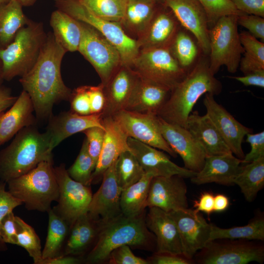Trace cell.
I'll return each mask as SVG.
<instances>
[{"instance_id":"cell-1","label":"cell","mask_w":264,"mask_h":264,"mask_svg":"<svg viewBox=\"0 0 264 264\" xmlns=\"http://www.w3.org/2000/svg\"><path fill=\"white\" fill-rule=\"evenodd\" d=\"M66 52L48 32L37 62L19 80L32 100L36 119L48 120L55 104L69 100L72 90L64 83L61 69Z\"/></svg>"},{"instance_id":"cell-2","label":"cell","mask_w":264,"mask_h":264,"mask_svg":"<svg viewBox=\"0 0 264 264\" xmlns=\"http://www.w3.org/2000/svg\"><path fill=\"white\" fill-rule=\"evenodd\" d=\"M222 88L221 83L209 68V60L202 58L171 89L157 115L169 123L186 128L189 115L200 97L207 93L218 95Z\"/></svg>"},{"instance_id":"cell-3","label":"cell","mask_w":264,"mask_h":264,"mask_svg":"<svg viewBox=\"0 0 264 264\" xmlns=\"http://www.w3.org/2000/svg\"><path fill=\"white\" fill-rule=\"evenodd\" d=\"M154 244L155 238L146 226L145 212L135 216L121 213L107 221H100L96 240L84 261L87 264L103 262L112 250L124 245L149 249Z\"/></svg>"},{"instance_id":"cell-4","label":"cell","mask_w":264,"mask_h":264,"mask_svg":"<svg viewBox=\"0 0 264 264\" xmlns=\"http://www.w3.org/2000/svg\"><path fill=\"white\" fill-rule=\"evenodd\" d=\"M52 151L45 132H40L35 125L23 128L0 151V181L7 183L27 173L53 158Z\"/></svg>"},{"instance_id":"cell-5","label":"cell","mask_w":264,"mask_h":264,"mask_svg":"<svg viewBox=\"0 0 264 264\" xmlns=\"http://www.w3.org/2000/svg\"><path fill=\"white\" fill-rule=\"evenodd\" d=\"M8 191L29 211L48 212L59 197L53 158L44 160L27 173L7 183Z\"/></svg>"},{"instance_id":"cell-6","label":"cell","mask_w":264,"mask_h":264,"mask_svg":"<svg viewBox=\"0 0 264 264\" xmlns=\"http://www.w3.org/2000/svg\"><path fill=\"white\" fill-rule=\"evenodd\" d=\"M47 33L41 22L29 20L16 34L13 41L0 49L4 80L10 81L26 74L37 62Z\"/></svg>"},{"instance_id":"cell-7","label":"cell","mask_w":264,"mask_h":264,"mask_svg":"<svg viewBox=\"0 0 264 264\" xmlns=\"http://www.w3.org/2000/svg\"><path fill=\"white\" fill-rule=\"evenodd\" d=\"M58 9L98 31L118 50L121 66L132 67L140 48L137 40L126 34L121 24L104 20L93 14L78 0H56Z\"/></svg>"},{"instance_id":"cell-8","label":"cell","mask_w":264,"mask_h":264,"mask_svg":"<svg viewBox=\"0 0 264 264\" xmlns=\"http://www.w3.org/2000/svg\"><path fill=\"white\" fill-rule=\"evenodd\" d=\"M238 17L223 16L210 28L209 65L214 75L222 66L232 73L239 68L244 50L238 30Z\"/></svg>"},{"instance_id":"cell-9","label":"cell","mask_w":264,"mask_h":264,"mask_svg":"<svg viewBox=\"0 0 264 264\" xmlns=\"http://www.w3.org/2000/svg\"><path fill=\"white\" fill-rule=\"evenodd\" d=\"M131 68L141 77L171 90L188 72L180 66L167 47L141 49Z\"/></svg>"},{"instance_id":"cell-10","label":"cell","mask_w":264,"mask_h":264,"mask_svg":"<svg viewBox=\"0 0 264 264\" xmlns=\"http://www.w3.org/2000/svg\"><path fill=\"white\" fill-rule=\"evenodd\" d=\"M193 261L200 264H263L264 246L253 241L217 239L208 242L195 255Z\"/></svg>"},{"instance_id":"cell-11","label":"cell","mask_w":264,"mask_h":264,"mask_svg":"<svg viewBox=\"0 0 264 264\" xmlns=\"http://www.w3.org/2000/svg\"><path fill=\"white\" fill-rule=\"evenodd\" d=\"M79 22L82 38L78 51L92 66L105 86L121 66L120 54L98 31Z\"/></svg>"},{"instance_id":"cell-12","label":"cell","mask_w":264,"mask_h":264,"mask_svg":"<svg viewBox=\"0 0 264 264\" xmlns=\"http://www.w3.org/2000/svg\"><path fill=\"white\" fill-rule=\"evenodd\" d=\"M54 171L59 194L58 204L52 209L70 228L79 217L87 212L93 194L90 186L76 181L69 176L65 164L54 167Z\"/></svg>"},{"instance_id":"cell-13","label":"cell","mask_w":264,"mask_h":264,"mask_svg":"<svg viewBox=\"0 0 264 264\" xmlns=\"http://www.w3.org/2000/svg\"><path fill=\"white\" fill-rule=\"evenodd\" d=\"M127 135L147 145L176 157L177 154L164 139L158 123L157 115L122 110L112 116Z\"/></svg>"},{"instance_id":"cell-14","label":"cell","mask_w":264,"mask_h":264,"mask_svg":"<svg viewBox=\"0 0 264 264\" xmlns=\"http://www.w3.org/2000/svg\"><path fill=\"white\" fill-rule=\"evenodd\" d=\"M169 213L178 231L183 255L193 260L195 255L209 242L212 224L195 209L187 208Z\"/></svg>"},{"instance_id":"cell-15","label":"cell","mask_w":264,"mask_h":264,"mask_svg":"<svg viewBox=\"0 0 264 264\" xmlns=\"http://www.w3.org/2000/svg\"><path fill=\"white\" fill-rule=\"evenodd\" d=\"M157 116L159 127L164 139L181 157L184 167L196 173L199 172L206 156L199 143L187 128L169 123Z\"/></svg>"},{"instance_id":"cell-16","label":"cell","mask_w":264,"mask_h":264,"mask_svg":"<svg viewBox=\"0 0 264 264\" xmlns=\"http://www.w3.org/2000/svg\"><path fill=\"white\" fill-rule=\"evenodd\" d=\"M179 24L192 33L205 54L210 52L209 30L206 13L198 0H161Z\"/></svg>"},{"instance_id":"cell-17","label":"cell","mask_w":264,"mask_h":264,"mask_svg":"<svg viewBox=\"0 0 264 264\" xmlns=\"http://www.w3.org/2000/svg\"><path fill=\"white\" fill-rule=\"evenodd\" d=\"M211 93L205 94L203 104L206 114L210 118L233 154L243 159L242 144L246 135L252 130L237 121L223 107L218 103Z\"/></svg>"},{"instance_id":"cell-18","label":"cell","mask_w":264,"mask_h":264,"mask_svg":"<svg viewBox=\"0 0 264 264\" xmlns=\"http://www.w3.org/2000/svg\"><path fill=\"white\" fill-rule=\"evenodd\" d=\"M183 179L177 175L153 177L146 207H155L168 213L188 208L187 188Z\"/></svg>"},{"instance_id":"cell-19","label":"cell","mask_w":264,"mask_h":264,"mask_svg":"<svg viewBox=\"0 0 264 264\" xmlns=\"http://www.w3.org/2000/svg\"><path fill=\"white\" fill-rule=\"evenodd\" d=\"M128 143L145 173L151 174L154 177L177 175L191 178L196 174L176 165L160 150L131 137H128Z\"/></svg>"},{"instance_id":"cell-20","label":"cell","mask_w":264,"mask_h":264,"mask_svg":"<svg viewBox=\"0 0 264 264\" xmlns=\"http://www.w3.org/2000/svg\"><path fill=\"white\" fill-rule=\"evenodd\" d=\"M139 75L131 67L121 66L104 86L106 104L102 117L113 116L126 110L132 97Z\"/></svg>"},{"instance_id":"cell-21","label":"cell","mask_w":264,"mask_h":264,"mask_svg":"<svg viewBox=\"0 0 264 264\" xmlns=\"http://www.w3.org/2000/svg\"><path fill=\"white\" fill-rule=\"evenodd\" d=\"M116 160L104 173L102 184L92 195L88 208L87 212L92 217L101 221H107L122 213L120 199L122 189L116 176Z\"/></svg>"},{"instance_id":"cell-22","label":"cell","mask_w":264,"mask_h":264,"mask_svg":"<svg viewBox=\"0 0 264 264\" xmlns=\"http://www.w3.org/2000/svg\"><path fill=\"white\" fill-rule=\"evenodd\" d=\"M102 114L80 115L70 110L52 115L48 119L45 131L51 150L72 135L92 127L104 128Z\"/></svg>"},{"instance_id":"cell-23","label":"cell","mask_w":264,"mask_h":264,"mask_svg":"<svg viewBox=\"0 0 264 264\" xmlns=\"http://www.w3.org/2000/svg\"><path fill=\"white\" fill-rule=\"evenodd\" d=\"M149 209L145 222L155 236V253L183 255L178 231L170 213L155 207Z\"/></svg>"},{"instance_id":"cell-24","label":"cell","mask_w":264,"mask_h":264,"mask_svg":"<svg viewBox=\"0 0 264 264\" xmlns=\"http://www.w3.org/2000/svg\"><path fill=\"white\" fill-rule=\"evenodd\" d=\"M242 160L232 153L206 156L202 169L191 178L196 185L216 183L226 186L234 185V180L240 172Z\"/></svg>"},{"instance_id":"cell-25","label":"cell","mask_w":264,"mask_h":264,"mask_svg":"<svg viewBox=\"0 0 264 264\" xmlns=\"http://www.w3.org/2000/svg\"><path fill=\"white\" fill-rule=\"evenodd\" d=\"M102 122L105 134L103 147L92 174L91 184L102 180L106 170L127 151H131L128 143V136L117 122L111 116L103 117Z\"/></svg>"},{"instance_id":"cell-26","label":"cell","mask_w":264,"mask_h":264,"mask_svg":"<svg viewBox=\"0 0 264 264\" xmlns=\"http://www.w3.org/2000/svg\"><path fill=\"white\" fill-rule=\"evenodd\" d=\"M162 6L158 7L149 25L138 37L137 41L140 49L170 48L179 31V23L173 12L162 4Z\"/></svg>"},{"instance_id":"cell-27","label":"cell","mask_w":264,"mask_h":264,"mask_svg":"<svg viewBox=\"0 0 264 264\" xmlns=\"http://www.w3.org/2000/svg\"><path fill=\"white\" fill-rule=\"evenodd\" d=\"M32 100L22 90L13 104L0 114V146L13 138L25 127L35 125L36 117Z\"/></svg>"},{"instance_id":"cell-28","label":"cell","mask_w":264,"mask_h":264,"mask_svg":"<svg viewBox=\"0 0 264 264\" xmlns=\"http://www.w3.org/2000/svg\"><path fill=\"white\" fill-rule=\"evenodd\" d=\"M186 128L201 145L206 156L232 153L206 114L201 115L197 111L192 112L187 119Z\"/></svg>"},{"instance_id":"cell-29","label":"cell","mask_w":264,"mask_h":264,"mask_svg":"<svg viewBox=\"0 0 264 264\" xmlns=\"http://www.w3.org/2000/svg\"><path fill=\"white\" fill-rule=\"evenodd\" d=\"M100 223V220L95 219L88 212L79 217L70 228L63 255L79 257L83 256L93 246Z\"/></svg>"},{"instance_id":"cell-30","label":"cell","mask_w":264,"mask_h":264,"mask_svg":"<svg viewBox=\"0 0 264 264\" xmlns=\"http://www.w3.org/2000/svg\"><path fill=\"white\" fill-rule=\"evenodd\" d=\"M170 91L168 88L140 76L126 110L157 115L168 98Z\"/></svg>"},{"instance_id":"cell-31","label":"cell","mask_w":264,"mask_h":264,"mask_svg":"<svg viewBox=\"0 0 264 264\" xmlns=\"http://www.w3.org/2000/svg\"><path fill=\"white\" fill-rule=\"evenodd\" d=\"M50 24L55 39L66 52L78 51L82 38L79 21L58 9L51 15Z\"/></svg>"},{"instance_id":"cell-32","label":"cell","mask_w":264,"mask_h":264,"mask_svg":"<svg viewBox=\"0 0 264 264\" xmlns=\"http://www.w3.org/2000/svg\"><path fill=\"white\" fill-rule=\"evenodd\" d=\"M160 2L157 0H127L120 24L139 37L149 25Z\"/></svg>"},{"instance_id":"cell-33","label":"cell","mask_w":264,"mask_h":264,"mask_svg":"<svg viewBox=\"0 0 264 264\" xmlns=\"http://www.w3.org/2000/svg\"><path fill=\"white\" fill-rule=\"evenodd\" d=\"M16 0L0 5V49L8 46L18 31L29 21Z\"/></svg>"},{"instance_id":"cell-34","label":"cell","mask_w":264,"mask_h":264,"mask_svg":"<svg viewBox=\"0 0 264 264\" xmlns=\"http://www.w3.org/2000/svg\"><path fill=\"white\" fill-rule=\"evenodd\" d=\"M154 176L145 173L136 182L123 189L120 199L121 213L135 216L145 211L151 181Z\"/></svg>"},{"instance_id":"cell-35","label":"cell","mask_w":264,"mask_h":264,"mask_svg":"<svg viewBox=\"0 0 264 264\" xmlns=\"http://www.w3.org/2000/svg\"><path fill=\"white\" fill-rule=\"evenodd\" d=\"M234 183L240 188L247 201L254 200L264 186V157L242 164Z\"/></svg>"},{"instance_id":"cell-36","label":"cell","mask_w":264,"mask_h":264,"mask_svg":"<svg viewBox=\"0 0 264 264\" xmlns=\"http://www.w3.org/2000/svg\"><path fill=\"white\" fill-rule=\"evenodd\" d=\"M48 223L47 236L42 250L43 259L63 255L69 230L68 224L52 209L47 212Z\"/></svg>"},{"instance_id":"cell-37","label":"cell","mask_w":264,"mask_h":264,"mask_svg":"<svg viewBox=\"0 0 264 264\" xmlns=\"http://www.w3.org/2000/svg\"><path fill=\"white\" fill-rule=\"evenodd\" d=\"M264 240V219L262 216L251 220L247 224L222 228L212 224L209 241L217 239Z\"/></svg>"},{"instance_id":"cell-38","label":"cell","mask_w":264,"mask_h":264,"mask_svg":"<svg viewBox=\"0 0 264 264\" xmlns=\"http://www.w3.org/2000/svg\"><path fill=\"white\" fill-rule=\"evenodd\" d=\"M243 48V56L241 57L240 69L244 75L264 70V44L248 31L240 33Z\"/></svg>"},{"instance_id":"cell-39","label":"cell","mask_w":264,"mask_h":264,"mask_svg":"<svg viewBox=\"0 0 264 264\" xmlns=\"http://www.w3.org/2000/svg\"><path fill=\"white\" fill-rule=\"evenodd\" d=\"M115 170L118 183L122 190L138 181L145 174L130 151L120 154L115 162Z\"/></svg>"},{"instance_id":"cell-40","label":"cell","mask_w":264,"mask_h":264,"mask_svg":"<svg viewBox=\"0 0 264 264\" xmlns=\"http://www.w3.org/2000/svg\"><path fill=\"white\" fill-rule=\"evenodd\" d=\"M89 11L104 20L121 23L127 0H78Z\"/></svg>"},{"instance_id":"cell-41","label":"cell","mask_w":264,"mask_h":264,"mask_svg":"<svg viewBox=\"0 0 264 264\" xmlns=\"http://www.w3.org/2000/svg\"><path fill=\"white\" fill-rule=\"evenodd\" d=\"M17 235L16 244L24 248L33 260L41 264L43 260L40 239L34 228L18 216H16Z\"/></svg>"},{"instance_id":"cell-42","label":"cell","mask_w":264,"mask_h":264,"mask_svg":"<svg viewBox=\"0 0 264 264\" xmlns=\"http://www.w3.org/2000/svg\"><path fill=\"white\" fill-rule=\"evenodd\" d=\"M170 49L180 66L189 71L198 55L197 46L190 36L179 30Z\"/></svg>"},{"instance_id":"cell-43","label":"cell","mask_w":264,"mask_h":264,"mask_svg":"<svg viewBox=\"0 0 264 264\" xmlns=\"http://www.w3.org/2000/svg\"><path fill=\"white\" fill-rule=\"evenodd\" d=\"M95 168V165L88 152L87 140L85 138L77 158L66 169L67 172L73 179L86 186H90Z\"/></svg>"},{"instance_id":"cell-44","label":"cell","mask_w":264,"mask_h":264,"mask_svg":"<svg viewBox=\"0 0 264 264\" xmlns=\"http://www.w3.org/2000/svg\"><path fill=\"white\" fill-rule=\"evenodd\" d=\"M198 0L206 13L210 28L223 16L228 15L239 16L244 14L238 10L230 0Z\"/></svg>"},{"instance_id":"cell-45","label":"cell","mask_w":264,"mask_h":264,"mask_svg":"<svg viewBox=\"0 0 264 264\" xmlns=\"http://www.w3.org/2000/svg\"><path fill=\"white\" fill-rule=\"evenodd\" d=\"M82 132L86 135L88 152L96 167L103 147L105 134V128L92 127Z\"/></svg>"},{"instance_id":"cell-46","label":"cell","mask_w":264,"mask_h":264,"mask_svg":"<svg viewBox=\"0 0 264 264\" xmlns=\"http://www.w3.org/2000/svg\"><path fill=\"white\" fill-rule=\"evenodd\" d=\"M6 182L0 181V223L2 219L17 206L23 204L19 199L13 196L5 189ZM7 249L6 243L0 236V251Z\"/></svg>"},{"instance_id":"cell-47","label":"cell","mask_w":264,"mask_h":264,"mask_svg":"<svg viewBox=\"0 0 264 264\" xmlns=\"http://www.w3.org/2000/svg\"><path fill=\"white\" fill-rule=\"evenodd\" d=\"M69 101L70 110L80 115L91 114L87 86H82L72 90Z\"/></svg>"},{"instance_id":"cell-48","label":"cell","mask_w":264,"mask_h":264,"mask_svg":"<svg viewBox=\"0 0 264 264\" xmlns=\"http://www.w3.org/2000/svg\"><path fill=\"white\" fill-rule=\"evenodd\" d=\"M110 264H149L148 260L136 256L128 245L119 246L111 251L107 260Z\"/></svg>"},{"instance_id":"cell-49","label":"cell","mask_w":264,"mask_h":264,"mask_svg":"<svg viewBox=\"0 0 264 264\" xmlns=\"http://www.w3.org/2000/svg\"><path fill=\"white\" fill-rule=\"evenodd\" d=\"M246 136V142L250 144L251 149L248 153L244 155L242 159L243 164L264 157V132L256 133L249 132Z\"/></svg>"},{"instance_id":"cell-50","label":"cell","mask_w":264,"mask_h":264,"mask_svg":"<svg viewBox=\"0 0 264 264\" xmlns=\"http://www.w3.org/2000/svg\"><path fill=\"white\" fill-rule=\"evenodd\" d=\"M238 24L245 28L257 39L264 41V18L255 15L244 14L238 17Z\"/></svg>"},{"instance_id":"cell-51","label":"cell","mask_w":264,"mask_h":264,"mask_svg":"<svg viewBox=\"0 0 264 264\" xmlns=\"http://www.w3.org/2000/svg\"><path fill=\"white\" fill-rule=\"evenodd\" d=\"M17 224L13 211L7 214L0 223V236L5 243L16 244Z\"/></svg>"},{"instance_id":"cell-52","label":"cell","mask_w":264,"mask_h":264,"mask_svg":"<svg viewBox=\"0 0 264 264\" xmlns=\"http://www.w3.org/2000/svg\"><path fill=\"white\" fill-rule=\"evenodd\" d=\"M91 114L102 113L106 104L104 85L101 83L95 86H87Z\"/></svg>"},{"instance_id":"cell-53","label":"cell","mask_w":264,"mask_h":264,"mask_svg":"<svg viewBox=\"0 0 264 264\" xmlns=\"http://www.w3.org/2000/svg\"><path fill=\"white\" fill-rule=\"evenodd\" d=\"M239 11L264 18V0H230Z\"/></svg>"},{"instance_id":"cell-54","label":"cell","mask_w":264,"mask_h":264,"mask_svg":"<svg viewBox=\"0 0 264 264\" xmlns=\"http://www.w3.org/2000/svg\"><path fill=\"white\" fill-rule=\"evenodd\" d=\"M148 261L153 264H191L194 262L183 255L157 253L150 257Z\"/></svg>"},{"instance_id":"cell-55","label":"cell","mask_w":264,"mask_h":264,"mask_svg":"<svg viewBox=\"0 0 264 264\" xmlns=\"http://www.w3.org/2000/svg\"><path fill=\"white\" fill-rule=\"evenodd\" d=\"M214 196L209 192H203L198 200L194 201V207L197 212H202L208 216L214 211Z\"/></svg>"},{"instance_id":"cell-56","label":"cell","mask_w":264,"mask_h":264,"mask_svg":"<svg viewBox=\"0 0 264 264\" xmlns=\"http://www.w3.org/2000/svg\"><path fill=\"white\" fill-rule=\"evenodd\" d=\"M245 86L264 88V70L253 72L242 76H229Z\"/></svg>"},{"instance_id":"cell-57","label":"cell","mask_w":264,"mask_h":264,"mask_svg":"<svg viewBox=\"0 0 264 264\" xmlns=\"http://www.w3.org/2000/svg\"><path fill=\"white\" fill-rule=\"evenodd\" d=\"M9 88L0 86V114L9 109L16 100Z\"/></svg>"},{"instance_id":"cell-58","label":"cell","mask_w":264,"mask_h":264,"mask_svg":"<svg viewBox=\"0 0 264 264\" xmlns=\"http://www.w3.org/2000/svg\"><path fill=\"white\" fill-rule=\"evenodd\" d=\"M80 257L61 255L54 258L43 259L41 264H78L82 261Z\"/></svg>"},{"instance_id":"cell-59","label":"cell","mask_w":264,"mask_h":264,"mask_svg":"<svg viewBox=\"0 0 264 264\" xmlns=\"http://www.w3.org/2000/svg\"><path fill=\"white\" fill-rule=\"evenodd\" d=\"M229 204V199L225 195L218 194L214 196V212L218 213L224 212L228 209Z\"/></svg>"},{"instance_id":"cell-60","label":"cell","mask_w":264,"mask_h":264,"mask_svg":"<svg viewBox=\"0 0 264 264\" xmlns=\"http://www.w3.org/2000/svg\"><path fill=\"white\" fill-rule=\"evenodd\" d=\"M18 1L22 6H30L33 5L37 0H16Z\"/></svg>"},{"instance_id":"cell-61","label":"cell","mask_w":264,"mask_h":264,"mask_svg":"<svg viewBox=\"0 0 264 264\" xmlns=\"http://www.w3.org/2000/svg\"><path fill=\"white\" fill-rule=\"evenodd\" d=\"M3 80V66L1 60L0 59V86H1Z\"/></svg>"},{"instance_id":"cell-62","label":"cell","mask_w":264,"mask_h":264,"mask_svg":"<svg viewBox=\"0 0 264 264\" xmlns=\"http://www.w3.org/2000/svg\"><path fill=\"white\" fill-rule=\"evenodd\" d=\"M11 0H0V5L8 3Z\"/></svg>"},{"instance_id":"cell-63","label":"cell","mask_w":264,"mask_h":264,"mask_svg":"<svg viewBox=\"0 0 264 264\" xmlns=\"http://www.w3.org/2000/svg\"><path fill=\"white\" fill-rule=\"evenodd\" d=\"M158 0V1H160V2H161V0Z\"/></svg>"},{"instance_id":"cell-64","label":"cell","mask_w":264,"mask_h":264,"mask_svg":"<svg viewBox=\"0 0 264 264\" xmlns=\"http://www.w3.org/2000/svg\"><path fill=\"white\" fill-rule=\"evenodd\" d=\"M56 0H55V1Z\"/></svg>"}]
</instances>
